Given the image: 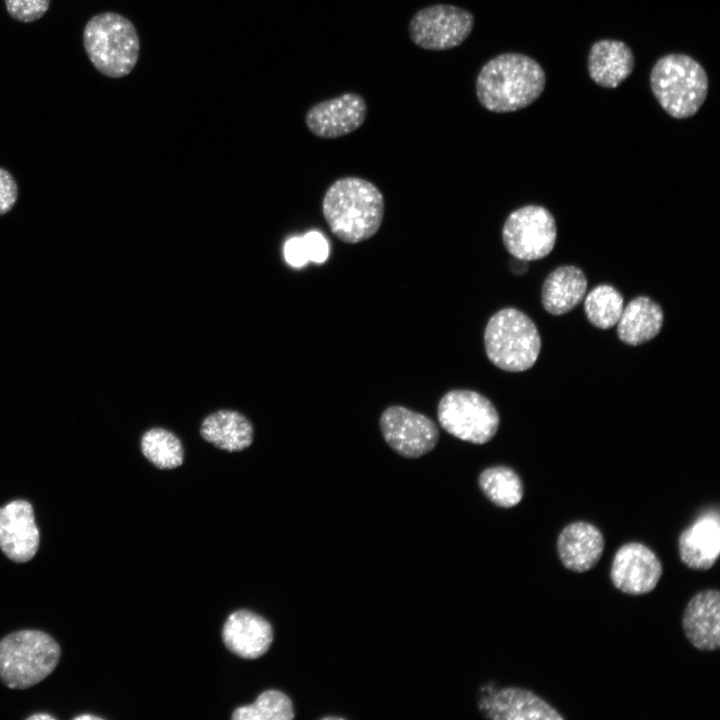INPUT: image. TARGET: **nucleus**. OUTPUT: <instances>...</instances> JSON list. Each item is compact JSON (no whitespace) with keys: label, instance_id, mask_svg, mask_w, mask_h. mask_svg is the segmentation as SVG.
Returning a JSON list of instances; mask_svg holds the SVG:
<instances>
[{"label":"nucleus","instance_id":"1","mask_svg":"<svg viewBox=\"0 0 720 720\" xmlns=\"http://www.w3.org/2000/svg\"><path fill=\"white\" fill-rule=\"evenodd\" d=\"M546 84L541 65L516 52L499 54L480 69L475 83L476 96L487 110L514 112L536 101Z\"/></svg>","mask_w":720,"mask_h":720},{"label":"nucleus","instance_id":"2","mask_svg":"<svg viewBox=\"0 0 720 720\" xmlns=\"http://www.w3.org/2000/svg\"><path fill=\"white\" fill-rule=\"evenodd\" d=\"M384 197L372 182L354 176L337 179L325 192L322 213L334 236L348 244L368 240L380 229Z\"/></svg>","mask_w":720,"mask_h":720},{"label":"nucleus","instance_id":"3","mask_svg":"<svg viewBox=\"0 0 720 720\" xmlns=\"http://www.w3.org/2000/svg\"><path fill=\"white\" fill-rule=\"evenodd\" d=\"M649 82L660 106L676 119L695 115L704 103L709 88L708 76L702 65L681 53L659 58L651 69Z\"/></svg>","mask_w":720,"mask_h":720},{"label":"nucleus","instance_id":"4","mask_svg":"<svg viewBox=\"0 0 720 720\" xmlns=\"http://www.w3.org/2000/svg\"><path fill=\"white\" fill-rule=\"evenodd\" d=\"M83 46L93 66L110 78L128 75L139 59L137 30L128 18L116 12L97 14L86 23Z\"/></svg>","mask_w":720,"mask_h":720},{"label":"nucleus","instance_id":"5","mask_svg":"<svg viewBox=\"0 0 720 720\" xmlns=\"http://www.w3.org/2000/svg\"><path fill=\"white\" fill-rule=\"evenodd\" d=\"M60 655L58 642L46 632H12L0 640V681L10 689L36 685L53 672Z\"/></svg>","mask_w":720,"mask_h":720},{"label":"nucleus","instance_id":"6","mask_svg":"<svg viewBox=\"0 0 720 720\" xmlns=\"http://www.w3.org/2000/svg\"><path fill=\"white\" fill-rule=\"evenodd\" d=\"M488 359L508 372L531 368L541 350V338L534 322L522 311L507 307L488 320L484 331Z\"/></svg>","mask_w":720,"mask_h":720},{"label":"nucleus","instance_id":"7","mask_svg":"<svg viewBox=\"0 0 720 720\" xmlns=\"http://www.w3.org/2000/svg\"><path fill=\"white\" fill-rule=\"evenodd\" d=\"M440 426L454 437L473 444H485L497 433L499 414L493 403L482 394L454 389L438 403Z\"/></svg>","mask_w":720,"mask_h":720},{"label":"nucleus","instance_id":"8","mask_svg":"<svg viewBox=\"0 0 720 720\" xmlns=\"http://www.w3.org/2000/svg\"><path fill=\"white\" fill-rule=\"evenodd\" d=\"M557 238L556 221L549 210L540 205H526L509 214L502 228L505 249L524 261L546 257Z\"/></svg>","mask_w":720,"mask_h":720},{"label":"nucleus","instance_id":"9","mask_svg":"<svg viewBox=\"0 0 720 720\" xmlns=\"http://www.w3.org/2000/svg\"><path fill=\"white\" fill-rule=\"evenodd\" d=\"M473 14L449 4H434L418 10L410 19L412 42L425 50L442 51L461 45L471 34Z\"/></svg>","mask_w":720,"mask_h":720},{"label":"nucleus","instance_id":"10","mask_svg":"<svg viewBox=\"0 0 720 720\" xmlns=\"http://www.w3.org/2000/svg\"><path fill=\"white\" fill-rule=\"evenodd\" d=\"M379 425L385 442L405 458H419L432 451L439 441L437 425L426 415L404 406L386 408Z\"/></svg>","mask_w":720,"mask_h":720},{"label":"nucleus","instance_id":"11","mask_svg":"<svg viewBox=\"0 0 720 720\" xmlns=\"http://www.w3.org/2000/svg\"><path fill=\"white\" fill-rule=\"evenodd\" d=\"M663 574L659 557L641 542H627L615 552L610 580L624 594L639 596L653 591Z\"/></svg>","mask_w":720,"mask_h":720},{"label":"nucleus","instance_id":"12","mask_svg":"<svg viewBox=\"0 0 720 720\" xmlns=\"http://www.w3.org/2000/svg\"><path fill=\"white\" fill-rule=\"evenodd\" d=\"M367 112L365 99L348 92L311 106L305 115V124L315 136L334 139L360 128Z\"/></svg>","mask_w":720,"mask_h":720},{"label":"nucleus","instance_id":"13","mask_svg":"<svg viewBox=\"0 0 720 720\" xmlns=\"http://www.w3.org/2000/svg\"><path fill=\"white\" fill-rule=\"evenodd\" d=\"M481 714L493 720H564L550 703L533 691L509 686L486 692L478 701Z\"/></svg>","mask_w":720,"mask_h":720},{"label":"nucleus","instance_id":"14","mask_svg":"<svg viewBox=\"0 0 720 720\" xmlns=\"http://www.w3.org/2000/svg\"><path fill=\"white\" fill-rule=\"evenodd\" d=\"M39 542L40 533L28 501L18 499L0 507V548L11 561L31 560Z\"/></svg>","mask_w":720,"mask_h":720},{"label":"nucleus","instance_id":"15","mask_svg":"<svg viewBox=\"0 0 720 720\" xmlns=\"http://www.w3.org/2000/svg\"><path fill=\"white\" fill-rule=\"evenodd\" d=\"M682 629L691 645L712 652L720 647V592L705 589L694 594L682 615Z\"/></svg>","mask_w":720,"mask_h":720},{"label":"nucleus","instance_id":"16","mask_svg":"<svg viewBox=\"0 0 720 720\" xmlns=\"http://www.w3.org/2000/svg\"><path fill=\"white\" fill-rule=\"evenodd\" d=\"M604 548L603 533L586 521L569 523L560 531L556 541L561 564L576 573L591 570L599 562Z\"/></svg>","mask_w":720,"mask_h":720},{"label":"nucleus","instance_id":"17","mask_svg":"<svg viewBox=\"0 0 720 720\" xmlns=\"http://www.w3.org/2000/svg\"><path fill=\"white\" fill-rule=\"evenodd\" d=\"M681 562L693 570H708L720 555L718 512H707L686 527L678 537Z\"/></svg>","mask_w":720,"mask_h":720},{"label":"nucleus","instance_id":"18","mask_svg":"<svg viewBox=\"0 0 720 720\" xmlns=\"http://www.w3.org/2000/svg\"><path fill=\"white\" fill-rule=\"evenodd\" d=\"M222 636L230 651L247 659L263 655L273 640L269 622L247 610L236 611L227 618Z\"/></svg>","mask_w":720,"mask_h":720},{"label":"nucleus","instance_id":"19","mask_svg":"<svg viewBox=\"0 0 720 720\" xmlns=\"http://www.w3.org/2000/svg\"><path fill=\"white\" fill-rule=\"evenodd\" d=\"M635 65L630 47L619 40L602 39L592 44L587 69L590 78L603 88H616L632 73Z\"/></svg>","mask_w":720,"mask_h":720},{"label":"nucleus","instance_id":"20","mask_svg":"<svg viewBox=\"0 0 720 720\" xmlns=\"http://www.w3.org/2000/svg\"><path fill=\"white\" fill-rule=\"evenodd\" d=\"M200 435L220 450L239 452L253 443L254 428L244 414L236 410L221 409L203 419Z\"/></svg>","mask_w":720,"mask_h":720},{"label":"nucleus","instance_id":"21","mask_svg":"<svg viewBox=\"0 0 720 720\" xmlns=\"http://www.w3.org/2000/svg\"><path fill=\"white\" fill-rule=\"evenodd\" d=\"M584 271L575 265H563L552 270L545 278L541 300L544 309L552 315L571 311L584 298L587 289Z\"/></svg>","mask_w":720,"mask_h":720},{"label":"nucleus","instance_id":"22","mask_svg":"<svg viewBox=\"0 0 720 720\" xmlns=\"http://www.w3.org/2000/svg\"><path fill=\"white\" fill-rule=\"evenodd\" d=\"M663 321L660 305L647 296H638L623 308L617 322V334L628 345H640L660 332Z\"/></svg>","mask_w":720,"mask_h":720},{"label":"nucleus","instance_id":"23","mask_svg":"<svg viewBox=\"0 0 720 720\" xmlns=\"http://www.w3.org/2000/svg\"><path fill=\"white\" fill-rule=\"evenodd\" d=\"M478 484L485 497L501 508H512L523 498L524 488L519 475L506 466L484 469Z\"/></svg>","mask_w":720,"mask_h":720},{"label":"nucleus","instance_id":"24","mask_svg":"<svg viewBox=\"0 0 720 720\" xmlns=\"http://www.w3.org/2000/svg\"><path fill=\"white\" fill-rule=\"evenodd\" d=\"M141 452L160 470L175 469L183 464L184 447L181 440L170 430L154 427L141 437Z\"/></svg>","mask_w":720,"mask_h":720},{"label":"nucleus","instance_id":"25","mask_svg":"<svg viewBox=\"0 0 720 720\" xmlns=\"http://www.w3.org/2000/svg\"><path fill=\"white\" fill-rule=\"evenodd\" d=\"M623 308L622 294L608 284L596 286L584 301V309L589 322L600 329H609L615 326Z\"/></svg>","mask_w":720,"mask_h":720},{"label":"nucleus","instance_id":"26","mask_svg":"<svg viewBox=\"0 0 720 720\" xmlns=\"http://www.w3.org/2000/svg\"><path fill=\"white\" fill-rule=\"evenodd\" d=\"M293 717L290 698L277 690L264 691L254 703L238 707L232 714L235 720H291Z\"/></svg>","mask_w":720,"mask_h":720},{"label":"nucleus","instance_id":"27","mask_svg":"<svg viewBox=\"0 0 720 720\" xmlns=\"http://www.w3.org/2000/svg\"><path fill=\"white\" fill-rule=\"evenodd\" d=\"M4 3L8 14L23 23L40 19L50 6V0H4Z\"/></svg>","mask_w":720,"mask_h":720},{"label":"nucleus","instance_id":"28","mask_svg":"<svg viewBox=\"0 0 720 720\" xmlns=\"http://www.w3.org/2000/svg\"><path fill=\"white\" fill-rule=\"evenodd\" d=\"M308 259L315 263H323L329 256V244L318 231H310L303 236Z\"/></svg>","mask_w":720,"mask_h":720},{"label":"nucleus","instance_id":"29","mask_svg":"<svg viewBox=\"0 0 720 720\" xmlns=\"http://www.w3.org/2000/svg\"><path fill=\"white\" fill-rule=\"evenodd\" d=\"M17 199V185L12 175L0 168V215L7 213Z\"/></svg>","mask_w":720,"mask_h":720},{"label":"nucleus","instance_id":"30","mask_svg":"<svg viewBox=\"0 0 720 720\" xmlns=\"http://www.w3.org/2000/svg\"><path fill=\"white\" fill-rule=\"evenodd\" d=\"M286 261L294 267L305 265L309 259L307 256L303 237H295L288 240L284 246Z\"/></svg>","mask_w":720,"mask_h":720},{"label":"nucleus","instance_id":"31","mask_svg":"<svg viewBox=\"0 0 720 720\" xmlns=\"http://www.w3.org/2000/svg\"><path fill=\"white\" fill-rule=\"evenodd\" d=\"M27 719H29V720H42V719L51 720L52 719L53 720L55 718L46 713H41V714L37 713V714L29 716Z\"/></svg>","mask_w":720,"mask_h":720},{"label":"nucleus","instance_id":"32","mask_svg":"<svg viewBox=\"0 0 720 720\" xmlns=\"http://www.w3.org/2000/svg\"><path fill=\"white\" fill-rule=\"evenodd\" d=\"M75 719H77V720H84V719H101V718H99V717H97V716H94V715L84 714V715H80V716L75 717Z\"/></svg>","mask_w":720,"mask_h":720}]
</instances>
